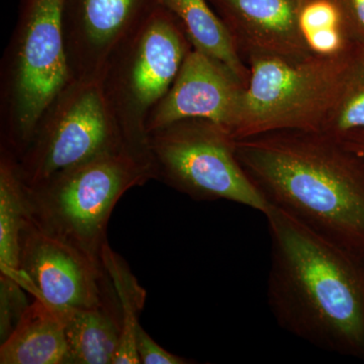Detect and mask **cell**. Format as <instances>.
Returning <instances> with one entry per match:
<instances>
[{"instance_id": "cell-1", "label": "cell", "mask_w": 364, "mask_h": 364, "mask_svg": "<svg viewBox=\"0 0 364 364\" xmlns=\"http://www.w3.org/2000/svg\"><path fill=\"white\" fill-rule=\"evenodd\" d=\"M267 305L284 331L364 363V255L272 205Z\"/></svg>"}, {"instance_id": "cell-2", "label": "cell", "mask_w": 364, "mask_h": 364, "mask_svg": "<svg viewBox=\"0 0 364 364\" xmlns=\"http://www.w3.org/2000/svg\"><path fill=\"white\" fill-rule=\"evenodd\" d=\"M242 168L270 205L364 255V159L325 132L235 140Z\"/></svg>"}, {"instance_id": "cell-3", "label": "cell", "mask_w": 364, "mask_h": 364, "mask_svg": "<svg viewBox=\"0 0 364 364\" xmlns=\"http://www.w3.org/2000/svg\"><path fill=\"white\" fill-rule=\"evenodd\" d=\"M152 179V161L135 151L95 158L35 186L25 184L26 219L102 262L107 224L119 198Z\"/></svg>"}, {"instance_id": "cell-4", "label": "cell", "mask_w": 364, "mask_h": 364, "mask_svg": "<svg viewBox=\"0 0 364 364\" xmlns=\"http://www.w3.org/2000/svg\"><path fill=\"white\" fill-rule=\"evenodd\" d=\"M64 0H20L18 21L0 68L1 149L14 156L73 79L64 37Z\"/></svg>"}, {"instance_id": "cell-5", "label": "cell", "mask_w": 364, "mask_h": 364, "mask_svg": "<svg viewBox=\"0 0 364 364\" xmlns=\"http://www.w3.org/2000/svg\"><path fill=\"white\" fill-rule=\"evenodd\" d=\"M356 53L301 61L249 57L235 140L275 131L322 132L355 68Z\"/></svg>"}, {"instance_id": "cell-6", "label": "cell", "mask_w": 364, "mask_h": 364, "mask_svg": "<svg viewBox=\"0 0 364 364\" xmlns=\"http://www.w3.org/2000/svg\"><path fill=\"white\" fill-rule=\"evenodd\" d=\"M191 49L181 23L160 4L105 64L100 75L105 100L124 142L143 156L151 159V112L171 88Z\"/></svg>"}, {"instance_id": "cell-7", "label": "cell", "mask_w": 364, "mask_h": 364, "mask_svg": "<svg viewBox=\"0 0 364 364\" xmlns=\"http://www.w3.org/2000/svg\"><path fill=\"white\" fill-rule=\"evenodd\" d=\"M155 179L196 200L238 203L267 215L272 205L242 168L235 139L208 119H186L148 134Z\"/></svg>"}, {"instance_id": "cell-8", "label": "cell", "mask_w": 364, "mask_h": 364, "mask_svg": "<svg viewBox=\"0 0 364 364\" xmlns=\"http://www.w3.org/2000/svg\"><path fill=\"white\" fill-rule=\"evenodd\" d=\"M128 147L107 105L100 77L73 78L42 114L14 157L26 186ZM132 150V149H131Z\"/></svg>"}, {"instance_id": "cell-9", "label": "cell", "mask_w": 364, "mask_h": 364, "mask_svg": "<svg viewBox=\"0 0 364 364\" xmlns=\"http://www.w3.org/2000/svg\"><path fill=\"white\" fill-rule=\"evenodd\" d=\"M20 270V286L57 310L97 308L117 296L102 262L28 219L21 235Z\"/></svg>"}, {"instance_id": "cell-10", "label": "cell", "mask_w": 364, "mask_h": 364, "mask_svg": "<svg viewBox=\"0 0 364 364\" xmlns=\"http://www.w3.org/2000/svg\"><path fill=\"white\" fill-rule=\"evenodd\" d=\"M160 4V0H64V37L73 77H100L112 53Z\"/></svg>"}, {"instance_id": "cell-11", "label": "cell", "mask_w": 364, "mask_h": 364, "mask_svg": "<svg viewBox=\"0 0 364 364\" xmlns=\"http://www.w3.org/2000/svg\"><path fill=\"white\" fill-rule=\"evenodd\" d=\"M246 86L221 62L191 49L178 75L148 119L149 132L186 119H203L233 133Z\"/></svg>"}, {"instance_id": "cell-12", "label": "cell", "mask_w": 364, "mask_h": 364, "mask_svg": "<svg viewBox=\"0 0 364 364\" xmlns=\"http://www.w3.org/2000/svg\"><path fill=\"white\" fill-rule=\"evenodd\" d=\"M210 1L231 33L239 54L289 61L314 56L299 28L296 0Z\"/></svg>"}, {"instance_id": "cell-13", "label": "cell", "mask_w": 364, "mask_h": 364, "mask_svg": "<svg viewBox=\"0 0 364 364\" xmlns=\"http://www.w3.org/2000/svg\"><path fill=\"white\" fill-rule=\"evenodd\" d=\"M1 364H67L65 323L60 310L35 299L0 347Z\"/></svg>"}, {"instance_id": "cell-14", "label": "cell", "mask_w": 364, "mask_h": 364, "mask_svg": "<svg viewBox=\"0 0 364 364\" xmlns=\"http://www.w3.org/2000/svg\"><path fill=\"white\" fill-rule=\"evenodd\" d=\"M61 312L68 347L67 364L114 363L123 330L117 296L97 308Z\"/></svg>"}, {"instance_id": "cell-15", "label": "cell", "mask_w": 364, "mask_h": 364, "mask_svg": "<svg viewBox=\"0 0 364 364\" xmlns=\"http://www.w3.org/2000/svg\"><path fill=\"white\" fill-rule=\"evenodd\" d=\"M160 4L181 23L193 49L221 62L247 87L250 72L231 33L208 0H160Z\"/></svg>"}, {"instance_id": "cell-16", "label": "cell", "mask_w": 364, "mask_h": 364, "mask_svg": "<svg viewBox=\"0 0 364 364\" xmlns=\"http://www.w3.org/2000/svg\"><path fill=\"white\" fill-rule=\"evenodd\" d=\"M26 222L25 183L16 160L0 149V270L20 284L21 235Z\"/></svg>"}, {"instance_id": "cell-17", "label": "cell", "mask_w": 364, "mask_h": 364, "mask_svg": "<svg viewBox=\"0 0 364 364\" xmlns=\"http://www.w3.org/2000/svg\"><path fill=\"white\" fill-rule=\"evenodd\" d=\"M299 25L311 52L318 56H339L358 51L337 0H310L299 6Z\"/></svg>"}, {"instance_id": "cell-18", "label": "cell", "mask_w": 364, "mask_h": 364, "mask_svg": "<svg viewBox=\"0 0 364 364\" xmlns=\"http://www.w3.org/2000/svg\"><path fill=\"white\" fill-rule=\"evenodd\" d=\"M102 262L116 289L123 318L121 342L112 364H139L136 334L140 325L139 315L145 304V291L123 258L109 247V243L102 249Z\"/></svg>"}, {"instance_id": "cell-19", "label": "cell", "mask_w": 364, "mask_h": 364, "mask_svg": "<svg viewBox=\"0 0 364 364\" xmlns=\"http://www.w3.org/2000/svg\"><path fill=\"white\" fill-rule=\"evenodd\" d=\"M364 130V72L358 63L322 132L341 136Z\"/></svg>"}, {"instance_id": "cell-20", "label": "cell", "mask_w": 364, "mask_h": 364, "mask_svg": "<svg viewBox=\"0 0 364 364\" xmlns=\"http://www.w3.org/2000/svg\"><path fill=\"white\" fill-rule=\"evenodd\" d=\"M25 289L14 279L0 277V340L6 341L28 306Z\"/></svg>"}, {"instance_id": "cell-21", "label": "cell", "mask_w": 364, "mask_h": 364, "mask_svg": "<svg viewBox=\"0 0 364 364\" xmlns=\"http://www.w3.org/2000/svg\"><path fill=\"white\" fill-rule=\"evenodd\" d=\"M136 348L139 360L143 364H189L191 359L181 358L165 350L139 325L136 334Z\"/></svg>"}, {"instance_id": "cell-22", "label": "cell", "mask_w": 364, "mask_h": 364, "mask_svg": "<svg viewBox=\"0 0 364 364\" xmlns=\"http://www.w3.org/2000/svg\"><path fill=\"white\" fill-rule=\"evenodd\" d=\"M352 35L364 44V0H337Z\"/></svg>"}, {"instance_id": "cell-23", "label": "cell", "mask_w": 364, "mask_h": 364, "mask_svg": "<svg viewBox=\"0 0 364 364\" xmlns=\"http://www.w3.org/2000/svg\"><path fill=\"white\" fill-rule=\"evenodd\" d=\"M337 139H339L348 149L353 151L355 154L364 159V130L351 132Z\"/></svg>"}, {"instance_id": "cell-24", "label": "cell", "mask_w": 364, "mask_h": 364, "mask_svg": "<svg viewBox=\"0 0 364 364\" xmlns=\"http://www.w3.org/2000/svg\"><path fill=\"white\" fill-rule=\"evenodd\" d=\"M356 63L359 68L364 72V44L359 46L356 53Z\"/></svg>"}, {"instance_id": "cell-25", "label": "cell", "mask_w": 364, "mask_h": 364, "mask_svg": "<svg viewBox=\"0 0 364 364\" xmlns=\"http://www.w3.org/2000/svg\"><path fill=\"white\" fill-rule=\"evenodd\" d=\"M298 1L299 6L301 4H306V2L310 1V0H296Z\"/></svg>"}]
</instances>
